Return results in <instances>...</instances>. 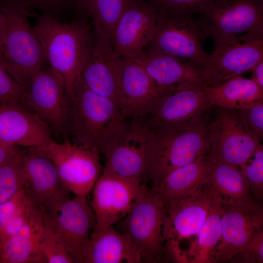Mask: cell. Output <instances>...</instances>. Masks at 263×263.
<instances>
[{
    "instance_id": "28",
    "label": "cell",
    "mask_w": 263,
    "mask_h": 263,
    "mask_svg": "<svg viewBox=\"0 0 263 263\" xmlns=\"http://www.w3.org/2000/svg\"><path fill=\"white\" fill-rule=\"evenodd\" d=\"M222 202L216 195L212 200L207 216L191 244L188 253H184L188 263H214L216 248L222 235Z\"/></svg>"
},
{
    "instance_id": "25",
    "label": "cell",
    "mask_w": 263,
    "mask_h": 263,
    "mask_svg": "<svg viewBox=\"0 0 263 263\" xmlns=\"http://www.w3.org/2000/svg\"><path fill=\"white\" fill-rule=\"evenodd\" d=\"M43 220L35 205L20 230L1 247L0 263H43L40 244Z\"/></svg>"
},
{
    "instance_id": "43",
    "label": "cell",
    "mask_w": 263,
    "mask_h": 263,
    "mask_svg": "<svg viewBox=\"0 0 263 263\" xmlns=\"http://www.w3.org/2000/svg\"><path fill=\"white\" fill-rule=\"evenodd\" d=\"M64 0H18L17 1L25 7L26 2H35L44 5H57Z\"/></svg>"
},
{
    "instance_id": "35",
    "label": "cell",
    "mask_w": 263,
    "mask_h": 263,
    "mask_svg": "<svg viewBox=\"0 0 263 263\" xmlns=\"http://www.w3.org/2000/svg\"><path fill=\"white\" fill-rule=\"evenodd\" d=\"M25 87L17 81L0 64V104H21Z\"/></svg>"
},
{
    "instance_id": "27",
    "label": "cell",
    "mask_w": 263,
    "mask_h": 263,
    "mask_svg": "<svg viewBox=\"0 0 263 263\" xmlns=\"http://www.w3.org/2000/svg\"><path fill=\"white\" fill-rule=\"evenodd\" d=\"M205 90L211 106L230 110L243 109L263 100V89L242 75Z\"/></svg>"
},
{
    "instance_id": "24",
    "label": "cell",
    "mask_w": 263,
    "mask_h": 263,
    "mask_svg": "<svg viewBox=\"0 0 263 263\" xmlns=\"http://www.w3.org/2000/svg\"><path fill=\"white\" fill-rule=\"evenodd\" d=\"M139 263L141 256L126 234L110 226L91 232L85 263Z\"/></svg>"
},
{
    "instance_id": "3",
    "label": "cell",
    "mask_w": 263,
    "mask_h": 263,
    "mask_svg": "<svg viewBox=\"0 0 263 263\" xmlns=\"http://www.w3.org/2000/svg\"><path fill=\"white\" fill-rule=\"evenodd\" d=\"M146 128L148 178L154 186L172 170L208 153L206 121L179 130Z\"/></svg>"
},
{
    "instance_id": "39",
    "label": "cell",
    "mask_w": 263,
    "mask_h": 263,
    "mask_svg": "<svg viewBox=\"0 0 263 263\" xmlns=\"http://www.w3.org/2000/svg\"><path fill=\"white\" fill-rule=\"evenodd\" d=\"M30 198L21 188L8 200L0 204V227L13 218Z\"/></svg>"
},
{
    "instance_id": "9",
    "label": "cell",
    "mask_w": 263,
    "mask_h": 263,
    "mask_svg": "<svg viewBox=\"0 0 263 263\" xmlns=\"http://www.w3.org/2000/svg\"><path fill=\"white\" fill-rule=\"evenodd\" d=\"M199 15L214 44L246 34H263V0H216Z\"/></svg>"
},
{
    "instance_id": "8",
    "label": "cell",
    "mask_w": 263,
    "mask_h": 263,
    "mask_svg": "<svg viewBox=\"0 0 263 263\" xmlns=\"http://www.w3.org/2000/svg\"><path fill=\"white\" fill-rule=\"evenodd\" d=\"M38 207L62 237L74 263H85L90 235L95 226L87 196L60 197Z\"/></svg>"
},
{
    "instance_id": "17",
    "label": "cell",
    "mask_w": 263,
    "mask_h": 263,
    "mask_svg": "<svg viewBox=\"0 0 263 263\" xmlns=\"http://www.w3.org/2000/svg\"><path fill=\"white\" fill-rule=\"evenodd\" d=\"M157 10L145 0H133L117 23L113 37L119 57L135 59L150 45L154 34Z\"/></svg>"
},
{
    "instance_id": "21",
    "label": "cell",
    "mask_w": 263,
    "mask_h": 263,
    "mask_svg": "<svg viewBox=\"0 0 263 263\" xmlns=\"http://www.w3.org/2000/svg\"><path fill=\"white\" fill-rule=\"evenodd\" d=\"M0 140L13 146L27 148L53 140L47 126L20 103L0 104Z\"/></svg>"
},
{
    "instance_id": "7",
    "label": "cell",
    "mask_w": 263,
    "mask_h": 263,
    "mask_svg": "<svg viewBox=\"0 0 263 263\" xmlns=\"http://www.w3.org/2000/svg\"><path fill=\"white\" fill-rule=\"evenodd\" d=\"M205 88L164 89L140 119L151 130H179L200 124L206 121L212 106Z\"/></svg>"
},
{
    "instance_id": "13",
    "label": "cell",
    "mask_w": 263,
    "mask_h": 263,
    "mask_svg": "<svg viewBox=\"0 0 263 263\" xmlns=\"http://www.w3.org/2000/svg\"><path fill=\"white\" fill-rule=\"evenodd\" d=\"M214 45L208 64L201 73L207 87L219 85L251 71L263 59V34H246Z\"/></svg>"
},
{
    "instance_id": "22",
    "label": "cell",
    "mask_w": 263,
    "mask_h": 263,
    "mask_svg": "<svg viewBox=\"0 0 263 263\" xmlns=\"http://www.w3.org/2000/svg\"><path fill=\"white\" fill-rule=\"evenodd\" d=\"M133 59L160 88L177 90L206 87L201 72L181 58L149 48Z\"/></svg>"
},
{
    "instance_id": "30",
    "label": "cell",
    "mask_w": 263,
    "mask_h": 263,
    "mask_svg": "<svg viewBox=\"0 0 263 263\" xmlns=\"http://www.w3.org/2000/svg\"><path fill=\"white\" fill-rule=\"evenodd\" d=\"M132 0H95L91 16L96 34L112 42L115 26Z\"/></svg>"
},
{
    "instance_id": "44",
    "label": "cell",
    "mask_w": 263,
    "mask_h": 263,
    "mask_svg": "<svg viewBox=\"0 0 263 263\" xmlns=\"http://www.w3.org/2000/svg\"><path fill=\"white\" fill-rule=\"evenodd\" d=\"M5 27H6L5 18L3 14L0 10V35L1 37V38L3 34V33L4 32Z\"/></svg>"
},
{
    "instance_id": "5",
    "label": "cell",
    "mask_w": 263,
    "mask_h": 263,
    "mask_svg": "<svg viewBox=\"0 0 263 263\" xmlns=\"http://www.w3.org/2000/svg\"><path fill=\"white\" fill-rule=\"evenodd\" d=\"M157 11L156 26L149 48L183 59L201 73L208 64L209 55L203 46L207 36L199 19L193 14Z\"/></svg>"
},
{
    "instance_id": "31",
    "label": "cell",
    "mask_w": 263,
    "mask_h": 263,
    "mask_svg": "<svg viewBox=\"0 0 263 263\" xmlns=\"http://www.w3.org/2000/svg\"><path fill=\"white\" fill-rule=\"evenodd\" d=\"M42 215L43 229L40 250L43 263H74L60 234Z\"/></svg>"
},
{
    "instance_id": "38",
    "label": "cell",
    "mask_w": 263,
    "mask_h": 263,
    "mask_svg": "<svg viewBox=\"0 0 263 263\" xmlns=\"http://www.w3.org/2000/svg\"><path fill=\"white\" fill-rule=\"evenodd\" d=\"M36 205L30 199L12 218L0 227V250L7 241L20 230Z\"/></svg>"
},
{
    "instance_id": "14",
    "label": "cell",
    "mask_w": 263,
    "mask_h": 263,
    "mask_svg": "<svg viewBox=\"0 0 263 263\" xmlns=\"http://www.w3.org/2000/svg\"><path fill=\"white\" fill-rule=\"evenodd\" d=\"M91 207L95 218L94 230L118 223L136 200L150 189L143 182L118 176L102 170L93 187Z\"/></svg>"
},
{
    "instance_id": "18",
    "label": "cell",
    "mask_w": 263,
    "mask_h": 263,
    "mask_svg": "<svg viewBox=\"0 0 263 263\" xmlns=\"http://www.w3.org/2000/svg\"><path fill=\"white\" fill-rule=\"evenodd\" d=\"M216 195L207 181L196 193L164 202V232L167 243L179 246L181 240L196 236Z\"/></svg>"
},
{
    "instance_id": "33",
    "label": "cell",
    "mask_w": 263,
    "mask_h": 263,
    "mask_svg": "<svg viewBox=\"0 0 263 263\" xmlns=\"http://www.w3.org/2000/svg\"><path fill=\"white\" fill-rule=\"evenodd\" d=\"M240 169L247 181L251 197L256 202L261 201L263 198V146L262 144Z\"/></svg>"
},
{
    "instance_id": "15",
    "label": "cell",
    "mask_w": 263,
    "mask_h": 263,
    "mask_svg": "<svg viewBox=\"0 0 263 263\" xmlns=\"http://www.w3.org/2000/svg\"><path fill=\"white\" fill-rule=\"evenodd\" d=\"M70 99L59 78L49 69H41L25 87L22 104L37 115L52 133L65 135Z\"/></svg>"
},
{
    "instance_id": "11",
    "label": "cell",
    "mask_w": 263,
    "mask_h": 263,
    "mask_svg": "<svg viewBox=\"0 0 263 263\" xmlns=\"http://www.w3.org/2000/svg\"><path fill=\"white\" fill-rule=\"evenodd\" d=\"M207 130L209 145L207 155L214 163L240 168L261 144L235 110L219 107L214 120L207 124Z\"/></svg>"
},
{
    "instance_id": "32",
    "label": "cell",
    "mask_w": 263,
    "mask_h": 263,
    "mask_svg": "<svg viewBox=\"0 0 263 263\" xmlns=\"http://www.w3.org/2000/svg\"><path fill=\"white\" fill-rule=\"evenodd\" d=\"M21 150L0 165V204L13 196L21 188L19 163Z\"/></svg>"
},
{
    "instance_id": "26",
    "label": "cell",
    "mask_w": 263,
    "mask_h": 263,
    "mask_svg": "<svg viewBox=\"0 0 263 263\" xmlns=\"http://www.w3.org/2000/svg\"><path fill=\"white\" fill-rule=\"evenodd\" d=\"M214 162L208 155L172 170L153 188L164 202L191 195L200 191L207 182Z\"/></svg>"
},
{
    "instance_id": "12",
    "label": "cell",
    "mask_w": 263,
    "mask_h": 263,
    "mask_svg": "<svg viewBox=\"0 0 263 263\" xmlns=\"http://www.w3.org/2000/svg\"><path fill=\"white\" fill-rule=\"evenodd\" d=\"M146 141L147 130L141 120L127 118L102 152L106 158L102 170L142 182L149 179Z\"/></svg>"
},
{
    "instance_id": "36",
    "label": "cell",
    "mask_w": 263,
    "mask_h": 263,
    "mask_svg": "<svg viewBox=\"0 0 263 263\" xmlns=\"http://www.w3.org/2000/svg\"><path fill=\"white\" fill-rule=\"evenodd\" d=\"M235 110L244 124L261 142L263 139V100Z\"/></svg>"
},
{
    "instance_id": "23",
    "label": "cell",
    "mask_w": 263,
    "mask_h": 263,
    "mask_svg": "<svg viewBox=\"0 0 263 263\" xmlns=\"http://www.w3.org/2000/svg\"><path fill=\"white\" fill-rule=\"evenodd\" d=\"M96 35L81 77L89 90L119 104V56L115 53L111 40Z\"/></svg>"
},
{
    "instance_id": "37",
    "label": "cell",
    "mask_w": 263,
    "mask_h": 263,
    "mask_svg": "<svg viewBox=\"0 0 263 263\" xmlns=\"http://www.w3.org/2000/svg\"><path fill=\"white\" fill-rule=\"evenodd\" d=\"M229 262L238 263H263V230L251 240L231 259Z\"/></svg>"
},
{
    "instance_id": "42",
    "label": "cell",
    "mask_w": 263,
    "mask_h": 263,
    "mask_svg": "<svg viewBox=\"0 0 263 263\" xmlns=\"http://www.w3.org/2000/svg\"><path fill=\"white\" fill-rule=\"evenodd\" d=\"M95 0H77L78 5L85 14L91 16Z\"/></svg>"
},
{
    "instance_id": "2",
    "label": "cell",
    "mask_w": 263,
    "mask_h": 263,
    "mask_svg": "<svg viewBox=\"0 0 263 263\" xmlns=\"http://www.w3.org/2000/svg\"><path fill=\"white\" fill-rule=\"evenodd\" d=\"M126 119L117 102L89 90L81 77L70 100L66 134L100 154Z\"/></svg>"
},
{
    "instance_id": "1",
    "label": "cell",
    "mask_w": 263,
    "mask_h": 263,
    "mask_svg": "<svg viewBox=\"0 0 263 263\" xmlns=\"http://www.w3.org/2000/svg\"><path fill=\"white\" fill-rule=\"evenodd\" d=\"M33 29L50 69L62 82L71 100L93 44L88 26L81 21L63 23L45 14L38 19Z\"/></svg>"
},
{
    "instance_id": "41",
    "label": "cell",
    "mask_w": 263,
    "mask_h": 263,
    "mask_svg": "<svg viewBox=\"0 0 263 263\" xmlns=\"http://www.w3.org/2000/svg\"><path fill=\"white\" fill-rule=\"evenodd\" d=\"M251 79L260 88L263 89V59L259 61L252 69Z\"/></svg>"
},
{
    "instance_id": "29",
    "label": "cell",
    "mask_w": 263,
    "mask_h": 263,
    "mask_svg": "<svg viewBox=\"0 0 263 263\" xmlns=\"http://www.w3.org/2000/svg\"><path fill=\"white\" fill-rule=\"evenodd\" d=\"M208 181L222 202L236 203L253 200L247 181L238 167L214 162Z\"/></svg>"
},
{
    "instance_id": "4",
    "label": "cell",
    "mask_w": 263,
    "mask_h": 263,
    "mask_svg": "<svg viewBox=\"0 0 263 263\" xmlns=\"http://www.w3.org/2000/svg\"><path fill=\"white\" fill-rule=\"evenodd\" d=\"M6 21L2 36L0 64L19 84L26 87L42 69L46 61L43 48L28 22L25 7L14 1L1 11Z\"/></svg>"
},
{
    "instance_id": "40",
    "label": "cell",
    "mask_w": 263,
    "mask_h": 263,
    "mask_svg": "<svg viewBox=\"0 0 263 263\" xmlns=\"http://www.w3.org/2000/svg\"><path fill=\"white\" fill-rule=\"evenodd\" d=\"M19 150L18 147L7 144L0 140V165L10 159Z\"/></svg>"
},
{
    "instance_id": "46",
    "label": "cell",
    "mask_w": 263,
    "mask_h": 263,
    "mask_svg": "<svg viewBox=\"0 0 263 263\" xmlns=\"http://www.w3.org/2000/svg\"></svg>"
},
{
    "instance_id": "6",
    "label": "cell",
    "mask_w": 263,
    "mask_h": 263,
    "mask_svg": "<svg viewBox=\"0 0 263 263\" xmlns=\"http://www.w3.org/2000/svg\"><path fill=\"white\" fill-rule=\"evenodd\" d=\"M165 217L164 202L152 187L136 200L123 219L117 223L120 231L127 234L134 244L142 262L163 261L166 241Z\"/></svg>"
},
{
    "instance_id": "19",
    "label": "cell",
    "mask_w": 263,
    "mask_h": 263,
    "mask_svg": "<svg viewBox=\"0 0 263 263\" xmlns=\"http://www.w3.org/2000/svg\"><path fill=\"white\" fill-rule=\"evenodd\" d=\"M118 103L127 118L143 117L164 88L158 87L142 66L133 59L119 57Z\"/></svg>"
},
{
    "instance_id": "20",
    "label": "cell",
    "mask_w": 263,
    "mask_h": 263,
    "mask_svg": "<svg viewBox=\"0 0 263 263\" xmlns=\"http://www.w3.org/2000/svg\"><path fill=\"white\" fill-rule=\"evenodd\" d=\"M19 173L21 188L39 206L55 199L69 196L52 161L36 148L21 151Z\"/></svg>"
},
{
    "instance_id": "10",
    "label": "cell",
    "mask_w": 263,
    "mask_h": 263,
    "mask_svg": "<svg viewBox=\"0 0 263 263\" xmlns=\"http://www.w3.org/2000/svg\"><path fill=\"white\" fill-rule=\"evenodd\" d=\"M36 149L52 161L70 192L87 196L102 170L98 152L69 140H53Z\"/></svg>"
},
{
    "instance_id": "34",
    "label": "cell",
    "mask_w": 263,
    "mask_h": 263,
    "mask_svg": "<svg viewBox=\"0 0 263 263\" xmlns=\"http://www.w3.org/2000/svg\"><path fill=\"white\" fill-rule=\"evenodd\" d=\"M156 10L178 14H201L216 0H145Z\"/></svg>"
},
{
    "instance_id": "45",
    "label": "cell",
    "mask_w": 263,
    "mask_h": 263,
    "mask_svg": "<svg viewBox=\"0 0 263 263\" xmlns=\"http://www.w3.org/2000/svg\"><path fill=\"white\" fill-rule=\"evenodd\" d=\"M2 40L1 36L0 35V64L2 58Z\"/></svg>"
},
{
    "instance_id": "16",
    "label": "cell",
    "mask_w": 263,
    "mask_h": 263,
    "mask_svg": "<svg viewBox=\"0 0 263 263\" xmlns=\"http://www.w3.org/2000/svg\"><path fill=\"white\" fill-rule=\"evenodd\" d=\"M222 235L214 263L229 262L255 234L263 230V209L257 202H222Z\"/></svg>"
}]
</instances>
